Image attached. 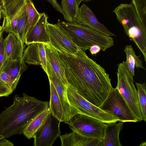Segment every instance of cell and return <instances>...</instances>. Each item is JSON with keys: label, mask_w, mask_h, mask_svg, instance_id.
Returning a JSON list of instances; mask_svg holds the SVG:
<instances>
[{"label": "cell", "mask_w": 146, "mask_h": 146, "mask_svg": "<svg viewBox=\"0 0 146 146\" xmlns=\"http://www.w3.org/2000/svg\"><path fill=\"white\" fill-rule=\"evenodd\" d=\"M68 85L85 100L99 107L112 87L105 69L78 48L75 55L58 52Z\"/></svg>", "instance_id": "6da1fadb"}, {"label": "cell", "mask_w": 146, "mask_h": 146, "mask_svg": "<svg viewBox=\"0 0 146 146\" xmlns=\"http://www.w3.org/2000/svg\"><path fill=\"white\" fill-rule=\"evenodd\" d=\"M46 60L50 63L63 84L67 88L68 84L60 64L58 51L49 43H45Z\"/></svg>", "instance_id": "ac0fdd59"}, {"label": "cell", "mask_w": 146, "mask_h": 146, "mask_svg": "<svg viewBox=\"0 0 146 146\" xmlns=\"http://www.w3.org/2000/svg\"><path fill=\"white\" fill-rule=\"evenodd\" d=\"M1 0H0V11H1V9H2L1 7Z\"/></svg>", "instance_id": "f35d334b"}, {"label": "cell", "mask_w": 146, "mask_h": 146, "mask_svg": "<svg viewBox=\"0 0 146 146\" xmlns=\"http://www.w3.org/2000/svg\"><path fill=\"white\" fill-rule=\"evenodd\" d=\"M49 81L50 90L49 107L51 113L61 122L64 123L65 117L60 99L53 83L50 80Z\"/></svg>", "instance_id": "44dd1931"}, {"label": "cell", "mask_w": 146, "mask_h": 146, "mask_svg": "<svg viewBox=\"0 0 146 146\" xmlns=\"http://www.w3.org/2000/svg\"><path fill=\"white\" fill-rule=\"evenodd\" d=\"M27 23V17L25 7L19 16L17 23L19 36L20 40L24 45L26 33Z\"/></svg>", "instance_id": "4316f807"}, {"label": "cell", "mask_w": 146, "mask_h": 146, "mask_svg": "<svg viewBox=\"0 0 146 146\" xmlns=\"http://www.w3.org/2000/svg\"><path fill=\"white\" fill-rule=\"evenodd\" d=\"M50 113L49 107L35 117L23 129L22 133L29 139L33 138Z\"/></svg>", "instance_id": "7402d4cb"}, {"label": "cell", "mask_w": 146, "mask_h": 146, "mask_svg": "<svg viewBox=\"0 0 146 146\" xmlns=\"http://www.w3.org/2000/svg\"><path fill=\"white\" fill-rule=\"evenodd\" d=\"M72 131L86 137L103 139L106 123L88 115L78 113L68 124Z\"/></svg>", "instance_id": "ba28073f"}, {"label": "cell", "mask_w": 146, "mask_h": 146, "mask_svg": "<svg viewBox=\"0 0 146 146\" xmlns=\"http://www.w3.org/2000/svg\"><path fill=\"white\" fill-rule=\"evenodd\" d=\"M138 93V100L141 113L143 120L146 122V84L135 83Z\"/></svg>", "instance_id": "484cf974"}, {"label": "cell", "mask_w": 146, "mask_h": 146, "mask_svg": "<svg viewBox=\"0 0 146 146\" xmlns=\"http://www.w3.org/2000/svg\"><path fill=\"white\" fill-rule=\"evenodd\" d=\"M5 60H16L23 58L24 45L20 40L11 33H9L5 39Z\"/></svg>", "instance_id": "2e32d148"}, {"label": "cell", "mask_w": 146, "mask_h": 146, "mask_svg": "<svg viewBox=\"0 0 146 146\" xmlns=\"http://www.w3.org/2000/svg\"><path fill=\"white\" fill-rule=\"evenodd\" d=\"M57 25L70 38L77 47L85 51L97 45L105 51L114 45L113 38L76 22L58 20Z\"/></svg>", "instance_id": "3957f363"}, {"label": "cell", "mask_w": 146, "mask_h": 146, "mask_svg": "<svg viewBox=\"0 0 146 146\" xmlns=\"http://www.w3.org/2000/svg\"><path fill=\"white\" fill-rule=\"evenodd\" d=\"M59 137L61 146H103V139L86 137L73 131Z\"/></svg>", "instance_id": "9a60e30c"}, {"label": "cell", "mask_w": 146, "mask_h": 146, "mask_svg": "<svg viewBox=\"0 0 146 146\" xmlns=\"http://www.w3.org/2000/svg\"><path fill=\"white\" fill-rule=\"evenodd\" d=\"M48 17L44 12L40 13L36 23L29 30L26 35L25 43L27 45L35 42L49 43L46 31Z\"/></svg>", "instance_id": "5bb4252c"}, {"label": "cell", "mask_w": 146, "mask_h": 146, "mask_svg": "<svg viewBox=\"0 0 146 146\" xmlns=\"http://www.w3.org/2000/svg\"><path fill=\"white\" fill-rule=\"evenodd\" d=\"M61 122L50 113L44 123L35 134L33 138L34 146H52L61 133Z\"/></svg>", "instance_id": "30bf717a"}, {"label": "cell", "mask_w": 146, "mask_h": 146, "mask_svg": "<svg viewBox=\"0 0 146 146\" xmlns=\"http://www.w3.org/2000/svg\"><path fill=\"white\" fill-rule=\"evenodd\" d=\"M27 68V66L23 58L16 60H7L3 65L2 72H5L9 75L16 87L21 75Z\"/></svg>", "instance_id": "ffe728a7"}, {"label": "cell", "mask_w": 146, "mask_h": 146, "mask_svg": "<svg viewBox=\"0 0 146 146\" xmlns=\"http://www.w3.org/2000/svg\"><path fill=\"white\" fill-rule=\"evenodd\" d=\"M132 3L142 22L146 25V0H132Z\"/></svg>", "instance_id": "83f0119b"}, {"label": "cell", "mask_w": 146, "mask_h": 146, "mask_svg": "<svg viewBox=\"0 0 146 146\" xmlns=\"http://www.w3.org/2000/svg\"><path fill=\"white\" fill-rule=\"evenodd\" d=\"M3 32L2 26L0 27V36Z\"/></svg>", "instance_id": "8d00e7d4"}, {"label": "cell", "mask_w": 146, "mask_h": 146, "mask_svg": "<svg viewBox=\"0 0 146 146\" xmlns=\"http://www.w3.org/2000/svg\"><path fill=\"white\" fill-rule=\"evenodd\" d=\"M117 76V82L116 88L138 121H142L138 92L134 84L133 76L127 67L125 61L118 64Z\"/></svg>", "instance_id": "5b68a950"}, {"label": "cell", "mask_w": 146, "mask_h": 146, "mask_svg": "<svg viewBox=\"0 0 146 146\" xmlns=\"http://www.w3.org/2000/svg\"><path fill=\"white\" fill-rule=\"evenodd\" d=\"M25 0H16L8 6L2 8L3 15V30L7 33L9 25L13 20L19 17L25 7Z\"/></svg>", "instance_id": "e0dca14e"}, {"label": "cell", "mask_w": 146, "mask_h": 146, "mask_svg": "<svg viewBox=\"0 0 146 146\" xmlns=\"http://www.w3.org/2000/svg\"><path fill=\"white\" fill-rule=\"evenodd\" d=\"M61 4L64 20L69 22H75L79 8L75 0H62Z\"/></svg>", "instance_id": "cb8c5ba5"}, {"label": "cell", "mask_w": 146, "mask_h": 146, "mask_svg": "<svg viewBox=\"0 0 146 146\" xmlns=\"http://www.w3.org/2000/svg\"><path fill=\"white\" fill-rule=\"evenodd\" d=\"M49 107L48 102L38 100L25 93L22 96L15 95L13 104L0 113V140L22 134L35 117Z\"/></svg>", "instance_id": "7a4b0ae2"}, {"label": "cell", "mask_w": 146, "mask_h": 146, "mask_svg": "<svg viewBox=\"0 0 146 146\" xmlns=\"http://www.w3.org/2000/svg\"><path fill=\"white\" fill-rule=\"evenodd\" d=\"M75 22L92 29L105 35L116 36L98 21L91 10L85 3L79 7Z\"/></svg>", "instance_id": "7c38bea8"}, {"label": "cell", "mask_w": 146, "mask_h": 146, "mask_svg": "<svg viewBox=\"0 0 146 146\" xmlns=\"http://www.w3.org/2000/svg\"><path fill=\"white\" fill-rule=\"evenodd\" d=\"M0 79L13 91L15 90L16 87L14 85L11 78L5 72L3 71L0 74Z\"/></svg>", "instance_id": "f546056e"}, {"label": "cell", "mask_w": 146, "mask_h": 146, "mask_svg": "<svg viewBox=\"0 0 146 146\" xmlns=\"http://www.w3.org/2000/svg\"><path fill=\"white\" fill-rule=\"evenodd\" d=\"M46 29L49 43L59 53L75 55L78 48L57 24L48 22Z\"/></svg>", "instance_id": "9c48e42d"}, {"label": "cell", "mask_w": 146, "mask_h": 146, "mask_svg": "<svg viewBox=\"0 0 146 146\" xmlns=\"http://www.w3.org/2000/svg\"><path fill=\"white\" fill-rule=\"evenodd\" d=\"M46 1L50 3L55 10L63 15V13L62 8L56 0H46Z\"/></svg>", "instance_id": "1f68e13d"}, {"label": "cell", "mask_w": 146, "mask_h": 146, "mask_svg": "<svg viewBox=\"0 0 146 146\" xmlns=\"http://www.w3.org/2000/svg\"><path fill=\"white\" fill-rule=\"evenodd\" d=\"M123 122L106 123L103 138V146H121L119 133L123 129Z\"/></svg>", "instance_id": "d6986e66"}, {"label": "cell", "mask_w": 146, "mask_h": 146, "mask_svg": "<svg viewBox=\"0 0 146 146\" xmlns=\"http://www.w3.org/2000/svg\"><path fill=\"white\" fill-rule=\"evenodd\" d=\"M66 93L70 103L79 113L92 117L106 123L119 121L117 118L110 113L102 110L85 100L69 85L67 86Z\"/></svg>", "instance_id": "8992f818"}, {"label": "cell", "mask_w": 146, "mask_h": 146, "mask_svg": "<svg viewBox=\"0 0 146 146\" xmlns=\"http://www.w3.org/2000/svg\"><path fill=\"white\" fill-rule=\"evenodd\" d=\"M89 49L91 54L92 55L96 54L101 50L100 46L97 45L92 46Z\"/></svg>", "instance_id": "d6a6232c"}, {"label": "cell", "mask_w": 146, "mask_h": 146, "mask_svg": "<svg viewBox=\"0 0 146 146\" xmlns=\"http://www.w3.org/2000/svg\"><path fill=\"white\" fill-rule=\"evenodd\" d=\"M13 143L6 138L0 140V146H13Z\"/></svg>", "instance_id": "836d02e7"}, {"label": "cell", "mask_w": 146, "mask_h": 146, "mask_svg": "<svg viewBox=\"0 0 146 146\" xmlns=\"http://www.w3.org/2000/svg\"><path fill=\"white\" fill-rule=\"evenodd\" d=\"M92 0H75L77 5L79 6L80 3L82 1L87 2L90 1Z\"/></svg>", "instance_id": "d590c367"}, {"label": "cell", "mask_w": 146, "mask_h": 146, "mask_svg": "<svg viewBox=\"0 0 146 146\" xmlns=\"http://www.w3.org/2000/svg\"><path fill=\"white\" fill-rule=\"evenodd\" d=\"M25 5L27 19L26 34L29 29L37 22L40 13L37 11L32 0H25Z\"/></svg>", "instance_id": "d4e9b609"}, {"label": "cell", "mask_w": 146, "mask_h": 146, "mask_svg": "<svg viewBox=\"0 0 146 146\" xmlns=\"http://www.w3.org/2000/svg\"><path fill=\"white\" fill-rule=\"evenodd\" d=\"M23 59L29 65H40L47 74L44 43L35 42L27 45L24 50Z\"/></svg>", "instance_id": "4fadbf2b"}, {"label": "cell", "mask_w": 146, "mask_h": 146, "mask_svg": "<svg viewBox=\"0 0 146 146\" xmlns=\"http://www.w3.org/2000/svg\"><path fill=\"white\" fill-rule=\"evenodd\" d=\"M1 26V25H0V27Z\"/></svg>", "instance_id": "ab89813d"}, {"label": "cell", "mask_w": 146, "mask_h": 146, "mask_svg": "<svg viewBox=\"0 0 146 146\" xmlns=\"http://www.w3.org/2000/svg\"><path fill=\"white\" fill-rule=\"evenodd\" d=\"M13 91L0 79V97H7L11 94Z\"/></svg>", "instance_id": "4dcf8cb0"}, {"label": "cell", "mask_w": 146, "mask_h": 146, "mask_svg": "<svg viewBox=\"0 0 146 146\" xmlns=\"http://www.w3.org/2000/svg\"><path fill=\"white\" fill-rule=\"evenodd\" d=\"M126 34L139 49L146 61V25L142 22L133 3H121L112 11Z\"/></svg>", "instance_id": "277c9868"}, {"label": "cell", "mask_w": 146, "mask_h": 146, "mask_svg": "<svg viewBox=\"0 0 146 146\" xmlns=\"http://www.w3.org/2000/svg\"><path fill=\"white\" fill-rule=\"evenodd\" d=\"M47 75L53 83L60 99L65 117L64 123L68 124L71 119L79 113L78 111L70 103L67 98V88L54 72L49 62L46 60Z\"/></svg>", "instance_id": "8fae6325"}, {"label": "cell", "mask_w": 146, "mask_h": 146, "mask_svg": "<svg viewBox=\"0 0 146 146\" xmlns=\"http://www.w3.org/2000/svg\"><path fill=\"white\" fill-rule=\"evenodd\" d=\"M16 0H1L2 8L5 7L12 3Z\"/></svg>", "instance_id": "e575fe53"}, {"label": "cell", "mask_w": 146, "mask_h": 146, "mask_svg": "<svg viewBox=\"0 0 146 146\" xmlns=\"http://www.w3.org/2000/svg\"><path fill=\"white\" fill-rule=\"evenodd\" d=\"M3 34L0 36V74L2 72L6 58L5 39Z\"/></svg>", "instance_id": "f1b7e54d"}, {"label": "cell", "mask_w": 146, "mask_h": 146, "mask_svg": "<svg viewBox=\"0 0 146 146\" xmlns=\"http://www.w3.org/2000/svg\"><path fill=\"white\" fill-rule=\"evenodd\" d=\"M125 53L126 60L125 62L126 65L133 76L135 75V67L145 69L142 64V61L137 56L131 45H126L124 50Z\"/></svg>", "instance_id": "603a6c76"}, {"label": "cell", "mask_w": 146, "mask_h": 146, "mask_svg": "<svg viewBox=\"0 0 146 146\" xmlns=\"http://www.w3.org/2000/svg\"><path fill=\"white\" fill-rule=\"evenodd\" d=\"M1 11H0V20L1 18Z\"/></svg>", "instance_id": "74e56055"}, {"label": "cell", "mask_w": 146, "mask_h": 146, "mask_svg": "<svg viewBox=\"0 0 146 146\" xmlns=\"http://www.w3.org/2000/svg\"><path fill=\"white\" fill-rule=\"evenodd\" d=\"M99 108L111 114L119 120V121H138L116 88H112L106 99Z\"/></svg>", "instance_id": "52a82bcc"}]
</instances>
